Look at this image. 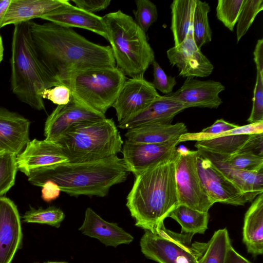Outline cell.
Instances as JSON below:
<instances>
[{
  "mask_svg": "<svg viewBox=\"0 0 263 263\" xmlns=\"http://www.w3.org/2000/svg\"><path fill=\"white\" fill-rule=\"evenodd\" d=\"M185 109L181 102L170 95H160L141 112L119 122L118 126L127 130L154 123L171 124L174 117Z\"/></svg>",
  "mask_w": 263,
  "mask_h": 263,
  "instance_id": "cell-21",
  "label": "cell"
},
{
  "mask_svg": "<svg viewBox=\"0 0 263 263\" xmlns=\"http://www.w3.org/2000/svg\"><path fill=\"white\" fill-rule=\"evenodd\" d=\"M197 263H224L227 250L231 245L226 228L216 231L206 242H194Z\"/></svg>",
  "mask_w": 263,
  "mask_h": 263,
  "instance_id": "cell-26",
  "label": "cell"
},
{
  "mask_svg": "<svg viewBox=\"0 0 263 263\" xmlns=\"http://www.w3.org/2000/svg\"><path fill=\"white\" fill-rule=\"evenodd\" d=\"M4 48L2 37L0 34V63L2 61L4 57Z\"/></svg>",
  "mask_w": 263,
  "mask_h": 263,
  "instance_id": "cell-45",
  "label": "cell"
},
{
  "mask_svg": "<svg viewBox=\"0 0 263 263\" xmlns=\"http://www.w3.org/2000/svg\"><path fill=\"white\" fill-rule=\"evenodd\" d=\"M198 152L185 147L176 148L175 177L179 204L208 212L214 204L201 182L197 167Z\"/></svg>",
  "mask_w": 263,
  "mask_h": 263,
  "instance_id": "cell-9",
  "label": "cell"
},
{
  "mask_svg": "<svg viewBox=\"0 0 263 263\" xmlns=\"http://www.w3.org/2000/svg\"><path fill=\"white\" fill-rule=\"evenodd\" d=\"M30 125L23 116L0 107V153L18 155L30 141Z\"/></svg>",
  "mask_w": 263,
  "mask_h": 263,
  "instance_id": "cell-19",
  "label": "cell"
},
{
  "mask_svg": "<svg viewBox=\"0 0 263 263\" xmlns=\"http://www.w3.org/2000/svg\"><path fill=\"white\" fill-rule=\"evenodd\" d=\"M179 141L161 143H133L125 140L121 152L123 160L134 176L171 155Z\"/></svg>",
  "mask_w": 263,
  "mask_h": 263,
  "instance_id": "cell-16",
  "label": "cell"
},
{
  "mask_svg": "<svg viewBox=\"0 0 263 263\" xmlns=\"http://www.w3.org/2000/svg\"><path fill=\"white\" fill-rule=\"evenodd\" d=\"M41 96L43 99H46L58 105H62L70 101L71 92L67 86L61 85L44 89Z\"/></svg>",
  "mask_w": 263,
  "mask_h": 263,
  "instance_id": "cell-39",
  "label": "cell"
},
{
  "mask_svg": "<svg viewBox=\"0 0 263 263\" xmlns=\"http://www.w3.org/2000/svg\"><path fill=\"white\" fill-rule=\"evenodd\" d=\"M126 81L125 76L116 66L96 67L71 73L64 85L79 102L105 115Z\"/></svg>",
  "mask_w": 263,
  "mask_h": 263,
  "instance_id": "cell-7",
  "label": "cell"
},
{
  "mask_svg": "<svg viewBox=\"0 0 263 263\" xmlns=\"http://www.w3.org/2000/svg\"><path fill=\"white\" fill-rule=\"evenodd\" d=\"M176 148L135 176L126 197V205L135 226L153 233L179 205L175 177Z\"/></svg>",
  "mask_w": 263,
  "mask_h": 263,
  "instance_id": "cell-2",
  "label": "cell"
},
{
  "mask_svg": "<svg viewBox=\"0 0 263 263\" xmlns=\"http://www.w3.org/2000/svg\"><path fill=\"white\" fill-rule=\"evenodd\" d=\"M254 61L257 71L263 74V39L257 40L254 52Z\"/></svg>",
  "mask_w": 263,
  "mask_h": 263,
  "instance_id": "cell-42",
  "label": "cell"
},
{
  "mask_svg": "<svg viewBox=\"0 0 263 263\" xmlns=\"http://www.w3.org/2000/svg\"><path fill=\"white\" fill-rule=\"evenodd\" d=\"M1 154H2L0 153V155H1Z\"/></svg>",
  "mask_w": 263,
  "mask_h": 263,
  "instance_id": "cell-47",
  "label": "cell"
},
{
  "mask_svg": "<svg viewBox=\"0 0 263 263\" xmlns=\"http://www.w3.org/2000/svg\"><path fill=\"white\" fill-rule=\"evenodd\" d=\"M169 217L176 220L181 227V233L203 234L208 229L210 218L208 212L192 209L179 204L170 214Z\"/></svg>",
  "mask_w": 263,
  "mask_h": 263,
  "instance_id": "cell-28",
  "label": "cell"
},
{
  "mask_svg": "<svg viewBox=\"0 0 263 263\" xmlns=\"http://www.w3.org/2000/svg\"><path fill=\"white\" fill-rule=\"evenodd\" d=\"M76 7L90 13L105 9L111 2L110 0H71Z\"/></svg>",
  "mask_w": 263,
  "mask_h": 263,
  "instance_id": "cell-40",
  "label": "cell"
},
{
  "mask_svg": "<svg viewBox=\"0 0 263 263\" xmlns=\"http://www.w3.org/2000/svg\"><path fill=\"white\" fill-rule=\"evenodd\" d=\"M186 133V126L182 122L154 123L127 129L125 137L126 141L133 143H161L179 141Z\"/></svg>",
  "mask_w": 263,
  "mask_h": 263,
  "instance_id": "cell-23",
  "label": "cell"
},
{
  "mask_svg": "<svg viewBox=\"0 0 263 263\" xmlns=\"http://www.w3.org/2000/svg\"><path fill=\"white\" fill-rule=\"evenodd\" d=\"M196 163L202 184L214 203L244 205L248 202L239 187L199 153Z\"/></svg>",
  "mask_w": 263,
  "mask_h": 263,
  "instance_id": "cell-10",
  "label": "cell"
},
{
  "mask_svg": "<svg viewBox=\"0 0 263 263\" xmlns=\"http://www.w3.org/2000/svg\"><path fill=\"white\" fill-rule=\"evenodd\" d=\"M68 0H11L2 27L29 22L68 3Z\"/></svg>",
  "mask_w": 263,
  "mask_h": 263,
  "instance_id": "cell-24",
  "label": "cell"
},
{
  "mask_svg": "<svg viewBox=\"0 0 263 263\" xmlns=\"http://www.w3.org/2000/svg\"><path fill=\"white\" fill-rule=\"evenodd\" d=\"M159 96L152 83L144 77L126 81L112 106L118 122L141 112Z\"/></svg>",
  "mask_w": 263,
  "mask_h": 263,
  "instance_id": "cell-11",
  "label": "cell"
},
{
  "mask_svg": "<svg viewBox=\"0 0 263 263\" xmlns=\"http://www.w3.org/2000/svg\"><path fill=\"white\" fill-rule=\"evenodd\" d=\"M154 80L152 83L156 89L163 93L170 95L172 93L177 81L174 77L167 76L158 63L155 60L153 64Z\"/></svg>",
  "mask_w": 263,
  "mask_h": 263,
  "instance_id": "cell-38",
  "label": "cell"
},
{
  "mask_svg": "<svg viewBox=\"0 0 263 263\" xmlns=\"http://www.w3.org/2000/svg\"><path fill=\"white\" fill-rule=\"evenodd\" d=\"M247 121L249 123L263 121V74L258 71L253 91L252 108Z\"/></svg>",
  "mask_w": 263,
  "mask_h": 263,
  "instance_id": "cell-37",
  "label": "cell"
},
{
  "mask_svg": "<svg viewBox=\"0 0 263 263\" xmlns=\"http://www.w3.org/2000/svg\"><path fill=\"white\" fill-rule=\"evenodd\" d=\"M224 89V86L219 81L187 78L178 90L169 95L181 102L186 109L195 107L217 108L222 103L219 95Z\"/></svg>",
  "mask_w": 263,
  "mask_h": 263,
  "instance_id": "cell-15",
  "label": "cell"
},
{
  "mask_svg": "<svg viewBox=\"0 0 263 263\" xmlns=\"http://www.w3.org/2000/svg\"><path fill=\"white\" fill-rule=\"evenodd\" d=\"M52 142L61 148L71 163L117 156L124 143L114 121L106 118L75 123Z\"/></svg>",
  "mask_w": 263,
  "mask_h": 263,
  "instance_id": "cell-5",
  "label": "cell"
},
{
  "mask_svg": "<svg viewBox=\"0 0 263 263\" xmlns=\"http://www.w3.org/2000/svg\"><path fill=\"white\" fill-rule=\"evenodd\" d=\"M105 118V115L90 108L71 95L67 104L58 105L47 117L44 126L45 140L53 141L75 123Z\"/></svg>",
  "mask_w": 263,
  "mask_h": 263,
  "instance_id": "cell-13",
  "label": "cell"
},
{
  "mask_svg": "<svg viewBox=\"0 0 263 263\" xmlns=\"http://www.w3.org/2000/svg\"><path fill=\"white\" fill-rule=\"evenodd\" d=\"M193 235L178 233L161 223L156 232L145 231L140 246L143 254L158 263H197Z\"/></svg>",
  "mask_w": 263,
  "mask_h": 263,
  "instance_id": "cell-8",
  "label": "cell"
},
{
  "mask_svg": "<svg viewBox=\"0 0 263 263\" xmlns=\"http://www.w3.org/2000/svg\"><path fill=\"white\" fill-rule=\"evenodd\" d=\"M199 154L211 163L227 178L234 182L246 195L248 202L263 193V170L248 172L235 169L225 160L224 156L200 146H195Z\"/></svg>",
  "mask_w": 263,
  "mask_h": 263,
  "instance_id": "cell-17",
  "label": "cell"
},
{
  "mask_svg": "<svg viewBox=\"0 0 263 263\" xmlns=\"http://www.w3.org/2000/svg\"><path fill=\"white\" fill-rule=\"evenodd\" d=\"M116 66L131 78L144 77L155 60L146 33L133 17L121 10L103 16Z\"/></svg>",
  "mask_w": 263,
  "mask_h": 263,
  "instance_id": "cell-6",
  "label": "cell"
},
{
  "mask_svg": "<svg viewBox=\"0 0 263 263\" xmlns=\"http://www.w3.org/2000/svg\"><path fill=\"white\" fill-rule=\"evenodd\" d=\"M196 0H174L171 5V30L174 46L182 43L192 31Z\"/></svg>",
  "mask_w": 263,
  "mask_h": 263,
  "instance_id": "cell-27",
  "label": "cell"
},
{
  "mask_svg": "<svg viewBox=\"0 0 263 263\" xmlns=\"http://www.w3.org/2000/svg\"><path fill=\"white\" fill-rule=\"evenodd\" d=\"M44 263H67L64 261H48Z\"/></svg>",
  "mask_w": 263,
  "mask_h": 263,
  "instance_id": "cell-46",
  "label": "cell"
},
{
  "mask_svg": "<svg viewBox=\"0 0 263 263\" xmlns=\"http://www.w3.org/2000/svg\"><path fill=\"white\" fill-rule=\"evenodd\" d=\"M17 170L16 155L9 153L0 155V197L14 185Z\"/></svg>",
  "mask_w": 263,
  "mask_h": 263,
  "instance_id": "cell-33",
  "label": "cell"
},
{
  "mask_svg": "<svg viewBox=\"0 0 263 263\" xmlns=\"http://www.w3.org/2000/svg\"><path fill=\"white\" fill-rule=\"evenodd\" d=\"M262 9V0H244L236 24L237 43L246 34L257 14Z\"/></svg>",
  "mask_w": 263,
  "mask_h": 263,
  "instance_id": "cell-32",
  "label": "cell"
},
{
  "mask_svg": "<svg viewBox=\"0 0 263 263\" xmlns=\"http://www.w3.org/2000/svg\"><path fill=\"white\" fill-rule=\"evenodd\" d=\"M223 156L228 163L235 169L248 172H259L263 170L262 156L250 152Z\"/></svg>",
  "mask_w": 263,
  "mask_h": 263,
  "instance_id": "cell-35",
  "label": "cell"
},
{
  "mask_svg": "<svg viewBox=\"0 0 263 263\" xmlns=\"http://www.w3.org/2000/svg\"><path fill=\"white\" fill-rule=\"evenodd\" d=\"M69 162L61 148L54 142L34 139L16 156L17 169L27 176L36 168Z\"/></svg>",
  "mask_w": 263,
  "mask_h": 263,
  "instance_id": "cell-18",
  "label": "cell"
},
{
  "mask_svg": "<svg viewBox=\"0 0 263 263\" xmlns=\"http://www.w3.org/2000/svg\"><path fill=\"white\" fill-rule=\"evenodd\" d=\"M11 0H0V29L3 20Z\"/></svg>",
  "mask_w": 263,
  "mask_h": 263,
  "instance_id": "cell-44",
  "label": "cell"
},
{
  "mask_svg": "<svg viewBox=\"0 0 263 263\" xmlns=\"http://www.w3.org/2000/svg\"><path fill=\"white\" fill-rule=\"evenodd\" d=\"M65 215L62 210L55 206L35 209L30 208L23 216V221L27 223L46 224L59 228Z\"/></svg>",
  "mask_w": 263,
  "mask_h": 263,
  "instance_id": "cell-31",
  "label": "cell"
},
{
  "mask_svg": "<svg viewBox=\"0 0 263 263\" xmlns=\"http://www.w3.org/2000/svg\"><path fill=\"white\" fill-rule=\"evenodd\" d=\"M210 6L206 2L196 0L192 21V35L198 48L212 40V30L210 26L208 13Z\"/></svg>",
  "mask_w": 263,
  "mask_h": 263,
  "instance_id": "cell-30",
  "label": "cell"
},
{
  "mask_svg": "<svg viewBox=\"0 0 263 263\" xmlns=\"http://www.w3.org/2000/svg\"><path fill=\"white\" fill-rule=\"evenodd\" d=\"M66 27H78L91 31L107 40L106 27L103 17L90 13L68 3L40 17Z\"/></svg>",
  "mask_w": 263,
  "mask_h": 263,
  "instance_id": "cell-20",
  "label": "cell"
},
{
  "mask_svg": "<svg viewBox=\"0 0 263 263\" xmlns=\"http://www.w3.org/2000/svg\"><path fill=\"white\" fill-rule=\"evenodd\" d=\"M166 54L170 64L176 66L179 75L184 78L206 77L214 69L213 65L195 44L192 30L182 43L168 49Z\"/></svg>",
  "mask_w": 263,
  "mask_h": 263,
  "instance_id": "cell-12",
  "label": "cell"
},
{
  "mask_svg": "<svg viewBox=\"0 0 263 263\" xmlns=\"http://www.w3.org/2000/svg\"><path fill=\"white\" fill-rule=\"evenodd\" d=\"M224 263L252 262L237 252L231 245L227 250Z\"/></svg>",
  "mask_w": 263,
  "mask_h": 263,
  "instance_id": "cell-43",
  "label": "cell"
},
{
  "mask_svg": "<svg viewBox=\"0 0 263 263\" xmlns=\"http://www.w3.org/2000/svg\"><path fill=\"white\" fill-rule=\"evenodd\" d=\"M252 135V134H251ZM251 135H229L196 141L195 146H200L223 155H231L239 152Z\"/></svg>",
  "mask_w": 263,
  "mask_h": 263,
  "instance_id": "cell-29",
  "label": "cell"
},
{
  "mask_svg": "<svg viewBox=\"0 0 263 263\" xmlns=\"http://www.w3.org/2000/svg\"><path fill=\"white\" fill-rule=\"evenodd\" d=\"M136 9L134 11L135 22L146 33L158 18L156 6L149 0H136Z\"/></svg>",
  "mask_w": 263,
  "mask_h": 263,
  "instance_id": "cell-36",
  "label": "cell"
},
{
  "mask_svg": "<svg viewBox=\"0 0 263 263\" xmlns=\"http://www.w3.org/2000/svg\"><path fill=\"white\" fill-rule=\"evenodd\" d=\"M12 43L11 89L22 102L37 110H45L41 93L62 85L42 66L31 36L29 22L14 25Z\"/></svg>",
  "mask_w": 263,
  "mask_h": 263,
  "instance_id": "cell-4",
  "label": "cell"
},
{
  "mask_svg": "<svg viewBox=\"0 0 263 263\" xmlns=\"http://www.w3.org/2000/svg\"><path fill=\"white\" fill-rule=\"evenodd\" d=\"M242 240L253 256L263 253V193L258 195L246 212Z\"/></svg>",
  "mask_w": 263,
  "mask_h": 263,
  "instance_id": "cell-25",
  "label": "cell"
},
{
  "mask_svg": "<svg viewBox=\"0 0 263 263\" xmlns=\"http://www.w3.org/2000/svg\"><path fill=\"white\" fill-rule=\"evenodd\" d=\"M37 58L43 68L62 85L76 71L96 67H116L109 46L95 44L71 28L48 22L29 21Z\"/></svg>",
  "mask_w": 263,
  "mask_h": 263,
  "instance_id": "cell-1",
  "label": "cell"
},
{
  "mask_svg": "<svg viewBox=\"0 0 263 263\" xmlns=\"http://www.w3.org/2000/svg\"><path fill=\"white\" fill-rule=\"evenodd\" d=\"M41 197L46 202H50L58 198L61 192L57 184L48 180L42 185Z\"/></svg>",
  "mask_w": 263,
  "mask_h": 263,
  "instance_id": "cell-41",
  "label": "cell"
},
{
  "mask_svg": "<svg viewBox=\"0 0 263 263\" xmlns=\"http://www.w3.org/2000/svg\"><path fill=\"white\" fill-rule=\"evenodd\" d=\"M79 230L84 235L99 240L105 246L117 247L129 244L134 237L116 223L104 220L90 208L85 212L84 219Z\"/></svg>",
  "mask_w": 263,
  "mask_h": 263,
  "instance_id": "cell-22",
  "label": "cell"
},
{
  "mask_svg": "<svg viewBox=\"0 0 263 263\" xmlns=\"http://www.w3.org/2000/svg\"><path fill=\"white\" fill-rule=\"evenodd\" d=\"M244 0H219L216 8V17L229 30L236 24Z\"/></svg>",
  "mask_w": 263,
  "mask_h": 263,
  "instance_id": "cell-34",
  "label": "cell"
},
{
  "mask_svg": "<svg viewBox=\"0 0 263 263\" xmlns=\"http://www.w3.org/2000/svg\"><path fill=\"white\" fill-rule=\"evenodd\" d=\"M130 172L122 158H109L85 162H69L36 168L28 174L33 185L42 187L52 181L61 192L71 196H106L114 185L125 181Z\"/></svg>",
  "mask_w": 263,
  "mask_h": 263,
  "instance_id": "cell-3",
  "label": "cell"
},
{
  "mask_svg": "<svg viewBox=\"0 0 263 263\" xmlns=\"http://www.w3.org/2000/svg\"><path fill=\"white\" fill-rule=\"evenodd\" d=\"M23 237L20 216L14 203L0 197V263H11Z\"/></svg>",
  "mask_w": 263,
  "mask_h": 263,
  "instance_id": "cell-14",
  "label": "cell"
}]
</instances>
